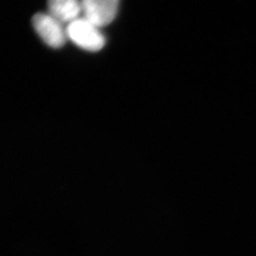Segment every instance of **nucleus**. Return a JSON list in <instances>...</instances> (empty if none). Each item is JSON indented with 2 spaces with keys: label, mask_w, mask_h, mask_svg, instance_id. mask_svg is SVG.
<instances>
[{
  "label": "nucleus",
  "mask_w": 256,
  "mask_h": 256,
  "mask_svg": "<svg viewBox=\"0 0 256 256\" xmlns=\"http://www.w3.org/2000/svg\"><path fill=\"white\" fill-rule=\"evenodd\" d=\"M48 12L66 26L82 16L81 0H48Z\"/></svg>",
  "instance_id": "nucleus-4"
},
{
  "label": "nucleus",
  "mask_w": 256,
  "mask_h": 256,
  "mask_svg": "<svg viewBox=\"0 0 256 256\" xmlns=\"http://www.w3.org/2000/svg\"><path fill=\"white\" fill-rule=\"evenodd\" d=\"M81 4L82 16L104 28L115 20L120 0H81Z\"/></svg>",
  "instance_id": "nucleus-3"
},
{
  "label": "nucleus",
  "mask_w": 256,
  "mask_h": 256,
  "mask_svg": "<svg viewBox=\"0 0 256 256\" xmlns=\"http://www.w3.org/2000/svg\"><path fill=\"white\" fill-rule=\"evenodd\" d=\"M101 28L82 16L66 25V36L68 40L81 50L88 52H98L106 44V38Z\"/></svg>",
  "instance_id": "nucleus-1"
},
{
  "label": "nucleus",
  "mask_w": 256,
  "mask_h": 256,
  "mask_svg": "<svg viewBox=\"0 0 256 256\" xmlns=\"http://www.w3.org/2000/svg\"><path fill=\"white\" fill-rule=\"evenodd\" d=\"M32 25L38 37L48 47L58 50L66 44V26L48 12H38L34 15Z\"/></svg>",
  "instance_id": "nucleus-2"
}]
</instances>
